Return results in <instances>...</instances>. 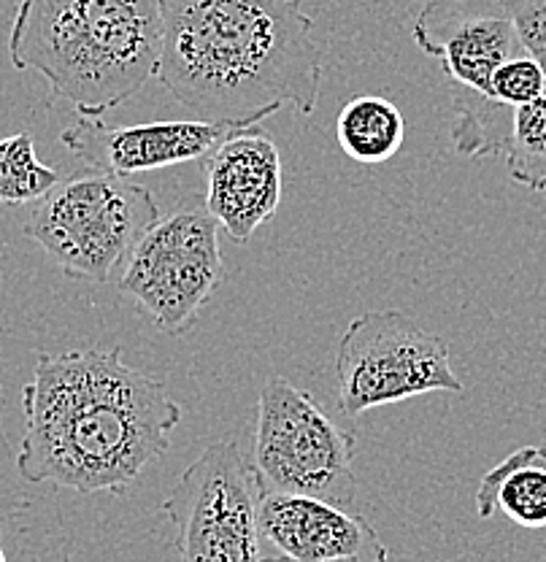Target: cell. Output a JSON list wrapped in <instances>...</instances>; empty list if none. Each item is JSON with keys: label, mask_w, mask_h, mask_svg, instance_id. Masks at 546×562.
<instances>
[{"label": "cell", "mask_w": 546, "mask_h": 562, "mask_svg": "<svg viewBox=\"0 0 546 562\" xmlns=\"http://www.w3.org/2000/svg\"><path fill=\"white\" fill-rule=\"evenodd\" d=\"M22 408L20 476L79 495H125L127 484L171 449L181 422L166 384L125 366L116 347L41 351Z\"/></svg>", "instance_id": "6da1fadb"}, {"label": "cell", "mask_w": 546, "mask_h": 562, "mask_svg": "<svg viewBox=\"0 0 546 562\" xmlns=\"http://www.w3.org/2000/svg\"><path fill=\"white\" fill-rule=\"evenodd\" d=\"M160 55V0H22L9 35L14 68L92 120L149 85Z\"/></svg>", "instance_id": "3957f363"}, {"label": "cell", "mask_w": 546, "mask_h": 562, "mask_svg": "<svg viewBox=\"0 0 546 562\" xmlns=\"http://www.w3.org/2000/svg\"><path fill=\"white\" fill-rule=\"evenodd\" d=\"M160 220L152 192L125 176L60 179L33 203L25 233L70 279L105 284Z\"/></svg>", "instance_id": "277c9868"}, {"label": "cell", "mask_w": 546, "mask_h": 562, "mask_svg": "<svg viewBox=\"0 0 546 562\" xmlns=\"http://www.w3.org/2000/svg\"><path fill=\"white\" fill-rule=\"evenodd\" d=\"M220 222L190 195L155 222L125 260L122 295L168 336L187 330L225 277Z\"/></svg>", "instance_id": "8992f818"}, {"label": "cell", "mask_w": 546, "mask_h": 562, "mask_svg": "<svg viewBox=\"0 0 546 562\" xmlns=\"http://www.w3.org/2000/svg\"><path fill=\"white\" fill-rule=\"evenodd\" d=\"M205 206L233 244H246L281 203L279 146L260 127H246L203 157Z\"/></svg>", "instance_id": "7c38bea8"}, {"label": "cell", "mask_w": 546, "mask_h": 562, "mask_svg": "<svg viewBox=\"0 0 546 562\" xmlns=\"http://www.w3.org/2000/svg\"><path fill=\"white\" fill-rule=\"evenodd\" d=\"M260 538L292 562H387L385 541L363 514L309 495L266 490L257 508Z\"/></svg>", "instance_id": "8fae6325"}, {"label": "cell", "mask_w": 546, "mask_h": 562, "mask_svg": "<svg viewBox=\"0 0 546 562\" xmlns=\"http://www.w3.org/2000/svg\"><path fill=\"white\" fill-rule=\"evenodd\" d=\"M411 35L425 55L442 63L455 111L492 103V74L525 55L503 0H427Z\"/></svg>", "instance_id": "9c48e42d"}, {"label": "cell", "mask_w": 546, "mask_h": 562, "mask_svg": "<svg viewBox=\"0 0 546 562\" xmlns=\"http://www.w3.org/2000/svg\"><path fill=\"white\" fill-rule=\"evenodd\" d=\"M479 519L495 514L527 530L546 527V449L522 447L484 473L477 490Z\"/></svg>", "instance_id": "4fadbf2b"}, {"label": "cell", "mask_w": 546, "mask_h": 562, "mask_svg": "<svg viewBox=\"0 0 546 562\" xmlns=\"http://www.w3.org/2000/svg\"><path fill=\"white\" fill-rule=\"evenodd\" d=\"M546 92V74L533 57L520 55L503 63L490 79V101L506 109L533 103Z\"/></svg>", "instance_id": "e0dca14e"}, {"label": "cell", "mask_w": 546, "mask_h": 562, "mask_svg": "<svg viewBox=\"0 0 546 562\" xmlns=\"http://www.w3.org/2000/svg\"><path fill=\"white\" fill-rule=\"evenodd\" d=\"M338 406L346 417L463 386L449 344L403 312H366L349 322L336 351Z\"/></svg>", "instance_id": "52a82bcc"}, {"label": "cell", "mask_w": 546, "mask_h": 562, "mask_svg": "<svg viewBox=\"0 0 546 562\" xmlns=\"http://www.w3.org/2000/svg\"><path fill=\"white\" fill-rule=\"evenodd\" d=\"M260 562H292V560H285V558H276V554H274V558H263Z\"/></svg>", "instance_id": "d6986e66"}, {"label": "cell", "mask_w": 546, "mask_h": 562, "mask_svg": "<svg viewBox=\"0 0 546 562\" xmlns=\"http://www.w3.org/2000/svg\"><path fill=\"white\" fill-rule=\"evenodd\" d=\"M0 562H9V560H5V552H3V541H0Z\"/></svg>", "instance_id": "ffe728a7"}, {"label": "cell", "mask_w": 546, "mask_h": 562, "mask_svg": "<svg viewBox=\"0 0 546 562\" xmlns=\"http://www.w3.org/2000/svg\"><path fill=\"white\" fill-rule=\"evenodd\" d=\"M255 127L252 122L227 120H171L146 125H105L79 116L63 131L60 140L92 171L133 176L203 160L233 133Z\"/></svg>", "instance_id": "30bf717a"}, {"label": "cell", "mask_w": 546, "mask_h": 562, "mask_svg": "<svg viewBox=\"0 0 546 562\" xmlns=\"http://www.w3.org/2000/svg\"><path fill=\"white\" fill-rule=\"evenodd\" d=\"M357 441L307 390L271 376L260 390L255 468L268 490L320 497L355 512Z\"/></svg>", "instance_id": "5b68a950"}, {"label": "cell", "mask_w": 546, "mask_h": 562, "mask_svg": "<svg viewBox=\"0 0 546 562\" xmlns=\"http://www.w3.org/2000/svg\"><path fill=\"white\" fill-rule=\"evenodd\" d=\"M157 79L198 120L260 125L281 105L311 114L322 46L298 0H160Z\"/></svg>", "instance_id": "7a4b0ae2"}, {"label": "cell", "mask_w": 546, "mask_h": 562, "mask_svg": "<svg viewBox=\"0 0 546 562\" xmlns=\"http://www.w3.org/2000/svg\"><path fill=\"white\" fill-rule=\"evenodd\" d=\"M503 5L512 14L525 55L546 74V0H503Z\"/></svg>", "instance_id": "ac0fdd59"}, {"label": "cell", "mask_w": 546, "mask_h": 562, "mask_svg": "<svg viewBox=\"0 0 546 562\" xmlns=\"http://www.w3.org/2000/svg\"><path fill=\"white\" fill-rule=\"evenodd\" d=\"M336 140L349 160L381 166L401 151L406 140V116L387 98L355 95L338 109Z\"/></svg>", "instance_id": "5bb4252c"}, {"label": "cell", "mask_w": 546, "mask_h": 562, "mask_svg": "<svg viewBox=\"0 0 546 562\" xmlns=\"http://www.w3.org/2000/svg\"><path fill=\"white\" fill-rule=\"evenodd\" d=\"M544 449H546V443H544Z\"/></svg>", "instance_id": "44dd1931"}, {"label": "cell", "mask_w": 546, "mask_h": 562, "mask_svg": "<svg viewBox=\"0 0 546 562\" xmlns=\"http://www.w3.org/2000/svg\"><path fill=\"white\" fill-rule=\"evenodd\" d=\"M509 176L531 192H546V92L512 111L506 138Z\"/></svg>", "instance_id": "9a60e30c"}, {"label": "cell", "mask_w": 546, "mask_h": 562, "mask_svg": "<svg viewBox=\"0 0 546 562\" xmlns=\"http://www.w3.org/2000/svg\"><path fill=\"white\" fill-rule=\"evenodd\" d=\"M60 181L55 168L44 166L35 155L31 133L0 138V203L5 206H25Z\"/></svg>", "instance_id": "2e32d148"}, {"label": "cell", "mask_w": 546, "mask_h": 562, "mask_svg": "<svg viewBox=\"0 0 546 562\" xmlns=\"http://www.w3.org/2000/svg\"><path fill=\"white\" fill-rule=\"evenodd\" d=\"M266 490L236 443H209L163 503L181 562H260L257 508Z\"/></svg>", "instance_id": "ba28073f"}]
</instances>
